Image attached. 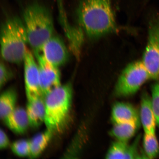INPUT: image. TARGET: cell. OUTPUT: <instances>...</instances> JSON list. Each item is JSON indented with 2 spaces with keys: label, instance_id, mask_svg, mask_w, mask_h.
<instances>
[{
  "label": "cell",
  "instance_id": "obj_1",
  "mask_svg": "<svg viewBox=\"0 0 159 159\" xmlns=\"http://www.w3.org/2000/svg\"><path fill=\"white\" fill-rule=\"evenodd\" d=\"M77 15L80 25L91 38L100 37L116 29L110 0H82Z\"/></svg>",
  "mask_w": 159,
  "mask_h": 159
},
{
  "label": "cell",
  "instance_id": "obj_2",
  "mask_svg": "<svg viewBox=\"0 0 159 159\" xmlns=\"http://www.w3.org/2000/svg\"><path fill=\"white\" fill-rule=\"evenodd\" d=\"M23 16L28 44L34 52H40L43 44L53 35L52 16L47 8L38 3L27 6Z\"/></svg>",
  "mask_w": 159,
  "mask_h": 159
},
{
  "label": "cell",
  "instance_id": "obj_3",
  "mask_svg": "<svg viewBox=\"0 0 159 159\" xmlns=\"http://www.w3.org/2000/svg\"><path fill=\"white\" fill-rule=\"evenodd\" d=\"M27 43L23 21L17 17L6 20L1 30V54L4 60L16 64L23 62L28 49Z\"/></svg>",
  "mask_w": 159,
  "mask_h": 159
},
{
  "label": "cell",
  "instance_id": "obj_4",
  "mask_svg": "<svg viewBox=\"0 0 159 159\" xmlns=\"http://www.w3.org/2000/svg\"><path fill=\"white\" fill-rule=\"evenodd\" d=\"M73 89L70 83L53 89L45 97L44 122L53 134L62 131L68 120L72 103Z\"/></svg>",
  "mask_w": 159,
  "mask_h": 159
},
{
  "label": "cell",
  "instance_id": "obj_5",
  "mask_svg": "<svg viewBox=\"0 0 159 159\" xmlns=\"http://www.w3.org/2000/svg\"><path fill=\"white\" fill-rule=\"evenodd\" d=\"M150 79V75L142 61L131 63L127 66L119 77L114 94L120 98L132 96Z\"/></svg>",
  "mask_w": 159,
  "mask_h": 159
},
{
  "label": "cell",
  "instance_id": "obj_6",
  "mask_svg": "<svg viewBox=\"0 0 159 159\" xmlns=\"http://www.w3.org/2000/svg\"><path fill=\"white\" fill-rule=\"evenodd\" d=\"M142 62L151 79H159V18H155L149 24L148 43Z\"/></svg>",
  "mask_w": 159,
  "mask_h": 159
},
{
  "label": "cell",
  "instance_id": "obj_7",
  "mask_svg": "<svg viewBox=\"0 0 159 159\" xmlns=\"http://www.w3.org/2000/svg\"><path fill=\"white\" fill-rule=\"evenodd\" d=\"M36 60L31 52L27 49L23 61L24 65L25 90L27 101L43 97L40 83L38 65Z\"/></svg>",
  "mask_w": 159,
  "mask_h": 159
},
{
  "label": "cell",
  "instance_id": "obj_8",
  "mask_svg": "<svg viewBox=\"0 0 159 159\" xmlns=\"http://www.w3.org/2000/svg\"><path fill=\"white\" fill-rule=\"evenodd\" d=\"M38 65L42 93L45 97L48 93L61 86V73L59 67L51 64L41 52H34Z\"/></svg>",
  "mask_w": 159,
  "mask_h": 159
},
{
  "label": "cell",
  "instance_id": "obj_9",
  "mask_svg": "<svg viewBox=\"0 0 159 159\" xmlns=\"http://www.w3.org/2000/svg\"><path fill=\"white\" fill-rule=\"evenodd\" d=\"M41 52L52 65L59 67L64 65L69 59L66 46L58 36L53 35L43 44Z\"/></svg>",
  "mask_w": 159,
  "mask_h": 159
},
{
  "label": "cell",
  "instance_id": "obj_10",
  "mask_svg": "<svg viewBox=\"0 0 159 159\" xmlns=\"http://www.w3.org/2000/svg\"><path fill=\"white\" fill-rule=\"evenodd\" d=\"M139 137L132 145L128 142L116 140L111 144L105 156L107 159H137L146 158L139 152Z\"/></svg>",
  "mask_w": 159,
  "mask_h": 159
},
{
  "label": "cell",
  "instance_id": "obj_11",
  "mask_svg": "<svg viewBox=\"0 0 159 159\" xmlns=\"http://www.w3.org/2000/svg\"><path fill=\"white\" fill-rule=\"evenodd\" d=\"M141 125L145 134H156L157 124L156 117L153 109L151 97L144 92L141 97L139 111Z\"/></svg>",
  "mask_w": 159,
  "mask_h": 159
},
{
  "label": "cell",
  "instance_id": "obj_12",
  "mask_svg": "<svg viewBox=\"0 0 159 159\" xmlns=\"http://www.w3.org/2000/svg\"><path fill=\"white\" fill-rule=\"evenodd\" d=\"M111 118L114 124L140 122L139 111L132 105L125 102H117L113 105Z\"/></svg>",
  "mask_w": 159,
  "mask_h": 159
},
{
  "label": "cell",
  "instance_id": "obj_13",
  "mask_svg": "<svg viewBox=\"0 0 159 159\" xmlns=\"http://www.w3.org/2000/svg\"><path fill=\"white\" fill-rule=\"evenodd\" d=\"M7 126L17 134H23L29 126L26 111L21 108H16L4 119Z\"/></svg>",
  "mask_w": 159,
  "mask_h": 159
},
{
  "label": "cell",
  "instance_id": "obj_14",
  "mask_svg": "<svg viewBox=\"0 0 159 159\" xmlns=\"http://www.w3.org/2000/svg\"><path fill=\"white\" fill-rule=\"evenodd\" d=\"M26 112L29 126L38 128L44 122L45 106V97H40L34 100L28 101Z\"/></svg>",
  "mask_w": 159,
  "mask_h": 159
},
{
  "label": "cell",
  "instance_id": "obj_15",
  "mask_svg": "<svg viewBox=\"0 0 159 159\" xmlns=\"http://www.w3.org/2000/svg\"><path fill=\"white\" fill-rule=\"evenodd\" d=\"M140 125V122L114 124L109 134L116 140L128 142L136 134Z\"/></svg>",
  "mask_w": 159,
  "mask_h": 159
},
{
  "label": "cell",
  "instance_id": "obj_16",
  "mask_svg": "<svg viewBox=\"0 0 159 159\" xmlns=\"http://www.w3.org/2000/svg\"><path fill=\"white\" fill-rule=\"evenodd\" d=\"M53 134L51 131L47 129L30 140V157L35 158L42 153L50 142Z\"/></svg>",
  "mask_w": 159,
  "mask_h": 159
},
{
  "label": "cell",
  "instance_id": "obj_17",
  "mask_svg": "<svg viewBox=\"0 0 159 159\" xmlns=\"http://www.w3.org/2000/svg\"><path fill=\"white\" fill-rule=\"evenodd\" d=\"M17 96L14 89H7L2 93L0 98V116L4 119L16 108Z\"/></svg>",
  "mask_w": 159,
  "mask_h": 159
},
{
  "label": "cell",
  "instance_id": "obj_18",
  "mask_svg": "<svg viewBox=\"0 0 159 159\" xmlns=\"http://www.w3.org/2000/svg\"><path fill=\"white\" fill-rule=\"evenodd\" d=\"M143 148L146 158H156L159 154V144L156 134H145L143 138Z\"/></svg>",
  "mask_w": 159,
  "mask_h": 159
},
{
  "label": "cell",
  "instance_id": "obj_19",
  "mask_svg": "<svg viewBox=\"0 0 159 159\" xmlns=\"http://www.w3.org/2000/svg\"><path fill=\"white\" fill-rule=\"evenodd\" d=\"M12 152L20 157L29 156L30 154V141L19 140L13 143L11 146Z\"/></svg>",
  "mask_w": 159,
  "mask_h": 159
},
{
  "label": "cell",
  "instance_id": "obj_20",
  "mask_svg": "<svg viewBox=\"0 0 159 159\" xmlns=\"http://www.w3.org/2000/svg\"><path fill=\"white\" fill-rule=\"evenodd\" d=\"M151 97L157 124L159 127V81L152 85Z\"/></svg>",
  "mask_w": 159,
  "mask_h": 159
},
{
  "label": "cell",
  "instance_id": "obj_21",
  "mask_svg": "<svg viewBox=\"0 0 159 159\" xmlns=\"http://www.w3.org/2000/svg\"><path fill=\"white\" fill-rule=\"evenodd\" d=\"M12 75L11 70L5 63L1 61L0 64V86L2 87L11 79Z\"/></svg>",
  "mask_w": 159,
  "mask_h": 159
},
{
  "label": "cell",
  "instance_id": "obj_22",
  "mask_svg": "<svg viewBox=\"0 0 159 159\" xmlns=\"http://www.w3.org/2000/svg\"><path fill=\"white\" fill-rule=\"evenodd\" d=\"M10 145V141L5 132L1 129L0 130V148L4 149L9 147Z\"/></svg>",
  "mask_w": 159,
  "mask_h": 159
},
{
  "label": "cell",
  "instance_id": "obj_23",
  "mask_svg": "<svg viewBox=\"0 0 159 159\" xmlns=\"http://www.w3.org/2000/svg\"><path fill=\"white\" fill-rule=\"evenodd\" d=\"M57 5L59 12L65 11L64 8V0H56Z\"/></svg>",
  "mask_w": 159,
  "mask_h": 159
}]
</instances>
